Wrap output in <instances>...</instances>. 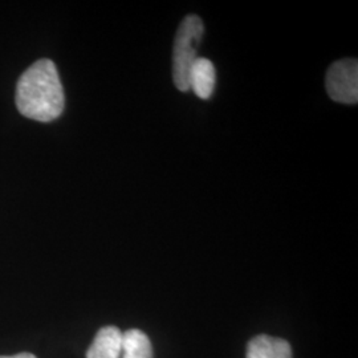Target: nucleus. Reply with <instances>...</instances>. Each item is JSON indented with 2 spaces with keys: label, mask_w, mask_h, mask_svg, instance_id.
Instances as JSON below:
<instances>
[{
  "label": "nucleus",
  "mask_w": 358,
  "mask_h": 358,
  "mask_svg": "<svg viewBox=\"0 0 358 358\" xmlns=\"http://www.w3.org/2000/svg\"><path fill=\"white\" fill-rule=\"evenodd\" d=\"M64 105V90L53 62L41 59L22 75L16 88V106L22 115L50 122L63 113Z\"/></svg>",
  "instance_id": "1"
},
{
  "label": "nucleus",
  "mask_w": 358,
  "mask_h": 358,
  "mask_svg": "<svg viewBox=\"0 0 358 358\" xmlns=\"http://www.w3.org/2000/svg\"><path fill=\"white\" fill-rule=\"evenodd\" d=\"M203 34V22L196 15L186 16L177 31L173 48V80L180 92L189 90L190 71L198 59L196 52Z\"/></svg>",
  "instance_id": "2"
},
{
  "label": "nucleus",
  "mask_w": 358,
  "mask_h": 358,
  "mask_svg": "<svg viewBox=\"0 0 358 358\" xmlns=\"http://www.w3.org/2000/svg\"><path fill=\"white\" fill-rule=\"evenodd\" d=\"M327 92L336 103L353 105L358 101V63L343 59L333 63L327 72Z\"/></svg>",
  "instance_id": "3"
},
{
  "label": "nucleus",
  "mask_w": 358,
  "mask_h": 358,
  "mask_svg": "<svg viewBox=\"0 0 358 358\" xmlns=\"http://www.w3.org/2000/svg\"><path fill=\"white\" fill-rule=\"evenodd\" d=\"M217 84V71L214 64L205 57H198L192 64L189 76V90L199 99L207 100L213 96Z\"/></svg>",
  "instance_id": "4"
},
{
  "label": "nucleus",
  "mask_w": 358,
  "mask_h": 358,
  "mask_svg": "<svg viewBox=\"0 0 358 358\" xmlns=\"http://www.w3.org/2000/svg\"><path fill=\"white\" fill-rule=\"evenodd\" d=\"M122 352V332L117 327H103L96 334L87 352V358H120Z\"/></svg>",
  "instance_id": "5"
},
{
  "label": "nucleus",
  "mask_w": 358,
  "mask_h": 358,
  "mask_svg": "<svg viewBox=\"0 0 358 358\" xmlns=\"http://www.w3.org/2000/svg\"><path fill=\"white\" fill-rule=\"evenodd\" d=\"M247 358H292V350L285 340L260 334L248 343Z\"/></svg>",
  "instance_id": "6"
},
{
  "label": "nucleus",
  "mask_w": 358,
  "mask_h": 358,
  "mask_svg": "<svg viewBox=\"0 0 358 358\" xmlns=\"http://www.w3.org/2000/svg\"><path fill=\"white\" fill-rule=\"evenodd\" d=\"M122 358H152L153 349L149 337L140 329L122 333Z\"/></svg>",
  "instance_id": "7"
},
{
  "label": "nucleus",
  "mask_w": 358,
  "mask_h": 358,
  "mask_svg": "<svg viewBox=\"0 0 358 358\" xmlns=\"http://www.w3.org/2000/svg\"><path fill=\"white\" fill-rule=\"evenodd\" d=\"M0 358H36L34 355L29 353H20V355H15V356H1Z\"/></svg>",
  "instance_id": "8"
}]
</instances>
